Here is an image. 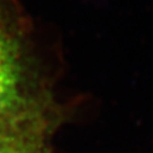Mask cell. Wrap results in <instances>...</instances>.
<instances>
[{"instance_id": "6da1fadb", "label": "cell", "mask_w": 153, "mask_h": 153, "mask_svg": "<svg viewBox=\"0 0 153 153\" xmlns=\"http://www.w3.org/2000/svg\"><path fill=\"white\" fill-rule=\"evenodd\" d=\"M46 113L23 45L0 15V117L50 121Z\"/></svg>"}, {"instance_id": "7a4b0ae2", "label": "cell", "mask_w": 153, "mask_h": 153, "mask_svg": "<svg viewBox=\"0 0 153 153\" xmlns=\"http://www.w3.org/2000/svg\"><path fill=\"white\" fill-rule=\"evenodd\" d=\"M48 122L0 117V153H52L46 140Z\"/></svg>"}]
</instances>
